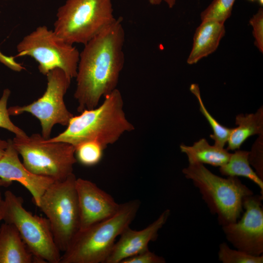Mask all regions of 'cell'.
Segmentation results:
<instances>
[{
	"label": "cell",
	"instance_id": "cell-1",
	"mask_svg": "<svg viewBox=\"0 0 263 263\" xmlns=\"http://www.w3.org/2000/svg\"><path fill=\"white\" fill-rule=\"evenodd\" d=\"M123 20L116 18L80 53L74 93L79 113L96 107L102 96L116 89L125 63Z\"/></svg>",
	"mask_w": 263,
	"mask_h": 263
},
{
	"label": "cell",
	"instance_id": "cell-2",
	"mask_svg": "<svg viewBox=\"0 0 263 263\" xmlns=\"http://www.w3.org/2000/svg\"><path fill=\"white\" fill-rule=\"evenodd\" d=\"M104 97V101L99 107L73 115L63 132L46 140L66 142L75 148L83 142L95 141L105 149L116 142L124 133L134 130L126 118L120 92L116 88Z\"/></svg>",
	"mask_w": 263,
	"mask_h": 263
},
{
	"label": "cell",
	"instance_id": "cell-3",
	"mask_svg": "<svg viewBox=\"0 0 263 263\" xmlns=\"http://www.w3.org/2000/svg\"><path fill=\"white\" fill-rule=\"evenodd\" d=\"M140 204L138 199L121 204L111 217L79 231L61 255L59 263H105L116 238L129 226Z\"/></svg>",
	"mask_w": 263,
	"mask_h": 263
},
{
	"label": "cell",
	"instance_id": "cell-4",
	"mask_svg": "<svg viewBox=\"0 0 263 263\" xmlns=\"http://www.w3.org/2000/svg\"><path fill=\"white\" fill-rule=\"evenodd\" d=\"M182 172L198 188L202 199L210 212L217 216L221 226L238 220L244 211V198L254 194L238 177H222L202 164L189 163Z\"/></svg>",
	"mask_w": 263,
	"mask_h": 263
},
{
	"label": "cell",
	"instance_id": "cell-5",
	"mask_svg": "<svg viewBox=\"0 0 263 263\" xmlns=\"http://www.w3.org/2000/svg\"><path fill=\"white\" fill-rule=\"evenodd\" d=\"M56 17L53 30L72 45H85L116 19L112 0H66Z\"/></svg>",
	"mask_w": 263,
	"mask_h": 263
},
{
	"label": "cell",
	"instance_id": "cell-6",
	"mask_svg": "<svg viewBox=\"0 0 263 263\" xmlns=\"http://www.w3.org/2000/svg\"><path fill=\"white\" fill-rule=\"evenodd\" d=\"M12 140L23 164L31 172L55 181H63L73 173L77 160L71 144L48 141L39 133L15 136Z\"/></svg>",
	"mask_w": 263,
	"mask_h": 263
},
{
	"label": "cell",
	"instance_id": "cell-7",
	"mask_svg": "<svg viewBox=\"0 0 263 263\" xmlns=\"http://www.w3.org/2000/svg\"><path fill=\"white\" fill-rule=\"evenodd\" d=\"M76 179L73 173L63 181H55L42 195L38 207L48 220L55 243L63 252L80 230Z\"/></svg>",
	"mask_w": 263,
	"mask_h": 263
},
{
	"label": "cell",
	"instance_id": "cell-8",
	"mask_svg": "<svg viewBox=\"0 0 263 263\" xmlns=\"http://www.w3.org/2000/svg\"><path fill=\"white\" fill-rule=\"evenodd\" d=\"M22 198L11 190L4 193L3 221L15 226L38 263H59L61 254L48 220L33 215L23 206Z\"/></svg>",
	"mask_w": 263,
	"mask_h": 263
},
{
	"label": "cell",
	"instance_id": "cell-9",
	"mask_svg": "<svg viewBox=\"0 0 263 263\" xmlns=\"http://www.w3.org/2000/svg\"><path fill=\"white\" fill-rule=\"evenodd\" d=\"M18 56H29L38 63L39 72L46 75L56 68L72 79L75 78L80 53L45 25L38 27L17 46Z\"/></svg>",
	"mask_w": 263,
	"mask_h": 263
},
{
	"label": "cell",
	"instance_id": "cell-10",
	"mask_svg": "<svg viewBox=\"0 0 263 263\" xmlns=\"http://www.w3.org/2000/svg\"><path fill=\"white\" fill-rule=\"evenodd\" d=\"M47 87L42 95L28 105L16 106L8 108L10 115H18L25 113H31L39 121L41 135L50 138L55 125L67 126L74 115L67 108L64 96L71 79L60 69L56 68L46 75Z\"/></svg>",
	"mask_w": 263,
	"mask_h": 263
},
{
	"label": "cell",
	"instance_id": "cell-11",
	"mask_svg": "<svg viewBox=\"0 0 263 263\" xmlns=\"http://www.w3.org/2000/svg\"><path fill=\"white\" fill-rule=\"evenodd\" d=\"M263 200L262 194L246 197L240 219L222 226L226 239L235 248L254 256L263 253Z\"/></svg>",
	"mask_w": 263,
	"mask_h": 263
},
{
	"label": "cell",
	"instance_id": "cell-12",
	"mask_svg": "<svg viewBox=\"0 0 263 263\" xmlns=\"http://www.w3.org/2000/svg\"><path fill=\"white\" fill-rule=\"evenodd\" d=\"M76 189L80 210V230L109 218L118 210L120 204L92 181L76 179Z\"/></svg>",
	"mask_w": 263,
	"mask_h": 263
},
{
	"label": "cell",
	"instance_id": "cell-13",
	"mask_svg": "<svg viewBox=\"0 0 263 263\" xmlns=\"http://www.w3.org/2000/svg\"><path fill=\"white\" fill-rule=\"evenodd\" d=\"M8 146L0 159V178L11 183L13 181L20 183L30 192L38 207L42 195L55 181L30 171L20 161L12 139H8Z\"/></svg>",
	"mask_w": 263,
	"mask_h": 263
},
{
	"label": "cell",
	"instance_id": "cell-14",
	"mask_svg": "<svg viewBox=\"0 0 263 263\" xmlns=\"http://www.w3.org/2000/svg\"><path fill=\"white\" fill-rule=\"evenodd\" d=\"M170 214V210L166 209L156 220L140 230L127 227L105 263H121L126 258L148 250L149 243L156 240L158 231L166 223Z\"/></svg>",
	"mask_w": 263,
	"mask_h": 263
},
{
	"label": "cell",
	"instance_id": "cell-15",
	"mask_svg": "<svg viewBox=\"0 0 263 263\" xmlns=\"http://www.w3.org/2000/svg\"><path fill=\"white\" fill-rule=\"evenodd\" d=\"M225 32L224 23L211 19L202 20L195 32L193 45L187 63L196 64L215 52Z\"/></svg>",
	"mask_w": 263,
	"mask_h": 263
},
{
	"label": "cell",
	"instance_id": "cell-16",
	"mask_svg": "<svg viewBox=\"0 0 263 263\" xmlns=\"http://www.w3.org/2000/svg\"><path fill=\"white\" fill-rule=\"evenodd\" d=\"M0 263H38L15 226L5 222L0 226Z\"/></svg>",
	"mask_w": 263,
	"mask_h": 263
},
{
	"label": "cell",
	"instance_id": "cell-17",
	"mask_svg": "<svg viewBox=\"0 0 263 263\" xmlns=\"http://www.w3.org/2000/svg\"><path fill=\"white\" fill-rule=\"evenodd\" d=\"M180 148L188 158L189 163H198L221 167L228 160L231 153L226 149L210 145L205 138H201L192 146L181 144Z\"/></svg>",
	"mask_w": 263,
	"mask_h": 263
},
{
	"label": "cell",
	"instance_id": "cell-18",
	"mask_svg": "<svg viewBox=\"0 0 263 263\" xmlns=\"http://www.w3.org/2000/svg\"><path fill=\"white\" fill-rule=\"evenodd\" d=\"M237 127L233 128L227 140V150L239 149L250 136L263 135V108H260L255 113L239 114L236 116Z\"/></svg>",
	"mask_w": 263,
	"mask_h": 263
},
{
	"label": "cell",
	"instance_id": "cell-19",
	"mask_svg": "<svg viewBox=\"0 0 263 263\" xmlns=\"http://www.w3.org/2000/svg\"><path fill=\"white\" fill-rule=\"evenodd\" d=\"M249 154V151L241 150L231 153L228 161L219 167L220 172L227 177L242 176L248 179L258 186L261 194L263 195V180L250 167Z\"/></svg>",
	"mask_w": 263,
	"mask_h": 263
},
{
	"label": "cell",
	"instance_id": "cell-20",
	"mask_svg": "<svg viewBox=\"0 0 263 263\" xmlns=\"http://www.w3.org/2000/svg\"><path fill=\"white\" fill-rule=\"evenodd\" d=\"M189 90L196 97L199 105L200 111L206 118L212 130L213 134L210 135V138L214 141V145L220 148H224L233 128L224 126L211 115L203 103L198 84H191Z\"/></svg>",
	"mask_w": 263,
	"mask_h": 263
},
{
	"label": "cell",
	"instance_id": "cell-21",
	"mask_svg": "<svg viewBox=\"0 0 263 263\" xmlns=\"http://www.w3.org/2000/svg\"><path fill=\"white\" fill-rule=\"evenodd\" d=\"M104 149L96 142L87 141L75 148V156L76 160L82 165L92 166L101 161Z\"/></svg>",
	"mask_w": 263,
	"mask_h": 263
},
{
	"label": "cell",
	"instance_id": "cell-22",
	"mask_svg": "<svg viewBox=\"0 0 263 263\" xmlns=\"http://www.w3.org/2000/svg\"><path fill=\"white\" fill-rule=\"evenodd\" d=\"M218 260L223 263H263V255L254 256L230 248L223 242L219 246Z\"/></svg>",
	"mask_w": 263,
	"mask_h": 263
},
{
	"label": "cell",
	"instance_id": "cell-23",
	"mask_svg": "<svg viewBox=\"0 0 263 263\" xmlns=\"http://www.w3.org/2000/svg\"><path fill=\"white\" fill-rule=\"evenodd\" d=\"M235 0H213L201 13V20L211 19L224 23L231 16Z\"/></svg>",
	"mask_w": 263,
	"mask_h": 263
},
{
	"label": "cell",
	"instance_id": "cell-24",
	"mask_svg": "<svg viewBox=\"0 0 263 263\" xmlns=\"http://www.w3.org/2000/svg\"><path fill=\"white\" fill-rule=\"evenodd\" d=\"M10 94V90L6 88L0 98V128L9 131L17 136H26L27 135L26 132L15 125L10 118L7 103Z\"/></svg>",
	"mask_w": 263,
	"mask_h": 263
},
{
	"label": "cell",
	"instance_id": "cell-25",
	"mask_svg": "<svg viewBox=\"0 0 263 263\" xmlns=\"http://www.w3.org/2000/svg\"><path fill=\"white\" fill-rule=\"evenodd\" d=\"M259 136L253 145L251 151H249V161L250 164L255 169L256 173L263 180V135Z\"/></svg>",
	"mask_w": 263,
	"mask_h": 263
},
{
	"label": "cell",
	"instance_id": "cell-26",
	"mask_svg": "<svg viewBox=\"0 0 263 263\" xmlns=\"http://www.w3.org/2000/svg\"><path fill=\"white\" fill-rule=\"evenodd\" d=\"M249 23L253 28V36L254 38V44L260 52L263 53V9L259 8L249 20Z\"/></svg>",
	"mask_w": 263,
	"mask_h": 263
},
{
	"label": "cell",
	"instance_id": "cell-27",
	"mask_svg": "<svg viewBox=\"0 0 263 263\" xmlns=\"http://www.w3.org/2000/svg\"><path fill=\"white\" fill-rule=\"evenodd\" d=\"M165 259L149 249L123 260L121 263H165Z\"/></svg>",
	"mask_w": 263,
	"mask_h": 263
},
{
	"label": "cell",
	"instance_id": "cell-28",
	"mask_svg": "<svg viewBox=\"0 0 263 263\" xmlns=\"http://www.w3.org/2000/svg\"><path fill=\"white\" fill-rule=\"evenodd\" d=\"M11 183L5 181L0 178V222L3 220V198L1 196L0 188L2 187H6L9 186Z\"/></svg>",
	"mask_w": 263,
	"mask_h": 263
},
{
	"label": "cell",
	"instance_id": "cell-29",
	"mask_svg": "<svg viewBox=\"0 0 263 263\" xmlns=\"http://www.w3.org/2000/svg\"><path fill=\"white\" fill-rule=\"evenodd\" d=\"M152 5H159L162 2H165L169 8H172L175 5L176 0H147Z\"/></svg>",
	"mask_w": 263,
	"mask_h": 263
},
{
	"label": "cell",
	"instance_id": "cell-30",
	"mask_svg": "<svg viewBox=\"0 0 263 263\" xmlns=\"http://www.w3.org/2000/svg\"><path fill=\"white\" fill-rule=\"evenodd\" d=\"M8 145V140H3L0 138V159L3 155Z\"/></svg>",
	"mask_w": 263,
	"mask_h": 263
},
{
	"label": "cell",
	"instance_id": "cell-31",
	"mask_svg": "<svg viewBox=\"0 0 263 263\" xmlns=\"http://www.w3.org/2000/svg\"><path fill=\"white\" fill-rule=\"evenodd\" d=\"M259 4L261 5V6H263V0H257Z\"/></svg>",
	"mask_w": 263,
	"mask_h": 263
},
{
	"label": "cell",
	"instance_id": "cell-32",
	"mask_svg": "<svg viewBox=\"0 0 263 263\" xmlns=\"http://www.w3.org/2000/svg\"><path fill=\"white\" fill-rule=\"evenodd\" d=\"M248 0L251 1H254L257 0Z\"/></svg>",
	"mask_w": 263,
	"mask_h": 263
}]
</instances>
